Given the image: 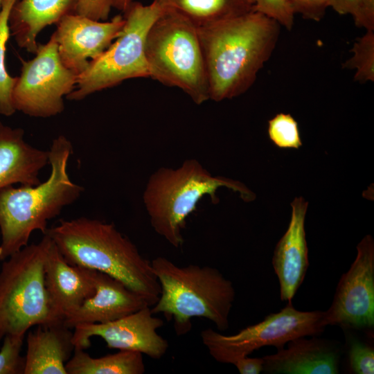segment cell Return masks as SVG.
<instances>
[{
    "mask_svg": "<svg viewBox=\"0 0 374 374\" xmlns=\"http://www.w3.org/2000/svg\"><path fill=\"white\" fill-rule=\"evenodd\" d=\"M2 1H3V0H0V10H1V8Z\"/></svg>",
    "mask_w": 374,
    "mask_h": 374,
    "instance_id": "e575fe53",
    "label": "cell"
},
{
    "mask_svg": "<svg viewBox=\"0 0 374 374\" xmlns=\"http://www.w3.org/2000/svg\"><path fill=\"white\" fill-rule=\"evenodd\" d=\"M25 335H7L0 349V374H24L25 356L21 354Z\"/></svg>",
    "mask_w": 374,
    "mask_h": 374,
    "instance_id": "484cf974",
    "label": "cell"
},
{
    "mask_svg": "<svg viewBox=\"0 0 374 374\" xmlns=\"http://www.w3.org/2000/svg\"><path fill=\"white\" fill-rule=\"evenodd\" d=\"M354 21L357 27L374 30V0H362L359 14Z\"/></svg>",
    "mask_w": 374,
    "mask_h": 374,
    "instance_id": "4dcf8cb0",
    "label": "cell"
},
{
    "mask_svg": "<svg viewBox=\"0 0 374 374\" xmlns=\"http://www.w3.org/2000/svg\"><path fill=\"white\" fill-rule=\"evenodd\" d=\"M78 0H17L9 16L10 33L21 48L35 54L37 37L46 26L75 13Z\"/></svg>",
    "mask_w": 374,
    "mask_h": 374,
    "instance_id": "ffe728a7",
    "label": "cell"
},
{
    "mask_svg": "<svg viewBox=\"0 0 374 374\" xmlns=\"http://www.w3.org/2000/svg\"><path fill=\"white\" fill-rule=\"evenodd\" d=\"M162 10L154 1L149 5L133 1L123 12L125 24L121 34L100 56L89 62L66 99L81 100L126 80L150 77L145 39Z\"/></svg>",
    "mask_w": 374,
    "mask_h": 374,
    "instance_id": "ba28073f",
    "label": "cell"
},
{
    "mask_svg": "<svg viewBox=\"0 0 374 374\" xmlns=\"http://www.w3.org/2000/svg\"><path fill=\"white\" fill-rule=\"evenodd\" d=\"M308 203L296 197L291 203L288 228L276 244L271 263L280 284L282 301L292 302L309 266L305 219Z\"/></svg>",
    "mask_w": 374,
    "mask_h": 374,
    "instance_id": "5bb4252c",
    "label": "cell"
},
{
    "mask_svg": "<svg viewBox=\"0 0 374 374\" xmlns=\"http://www.w3.org/2000/svg\"><path fill=\"white\" fill-rule=\"evenodd\" d=\"M52 240L47 234L3 260L0 270V341L30 328L63 323L55 316L44 283Z\"/></svg>",
    "mask_w": 374,
    "mask_h": 374,
    "instance_id": "52a82bcc",
    "label": "cell"
},
{
    "mask_svg": "<svg viewBox=\"0 0 374 374\" xmlns=\"http://www.w3.org/2000/svg\"><path fill=\"white\" fill-rule=\"evenodd\" d=\"M252 2L253 11L275 20L288 30H292L294 14L287 0H252Z\"/></svg>",
    "mask_w": 374,
    "mask_h": 374,
    "instance_id": "4316f807",
    "label": "cell"
},
{
    "mask_svg": "<svg viewBox=\"0 0 374 374\" xmlns=\"http://www.w3.org/2000/svg\"><path fill=\"white\" fill-rule=\"evenodd\" d=\"M73 152L69 139L57 136L48 150L51 173L45 181L0 190V261L28 245L34 231L45 234L48 222L80 198L84 188L67 172Z\"/></svg>",
    "mask_w": 374,
    "mask_h": 374,
    "instance_id": "3957f363",
    "label": "cell"
},
{
    "mask_svg": "<svg viewBox=\"0 0 374 374\" xmlns=\"http://www.w3.org/2000/svg\"><path fill=\"white\" fill-rule=\"evenodd\" d=\"M323 316L324 311H300L288 302L278 312L269 314L262 321L236 334L225 335L207 328L200 336L215 360L233 364L263 346H274L278 350L296 338L321 335L326 327Z\"/></svg>",
    "mask_w": 374,
    "mask_h": 374,
    "instance_id": "9c48e42d",
    "label": "cell"
},
{
    "mask_svg": "<svg viewBox=\"0 0 374 374\" xmlns=\"http://www.w3.org/2000/svg\"><path fill=\"white\" fill-rule=\"evenodd\" d=\"M350 58L343 63V68L355 70L354 80L359 83L374 81V30L357 39L350 51Z\"/></svg>",
    "mask_w": 374,
    "mask_h": 374,
    "instance_id": "cb8c5ba5",
    "label": "cell"
},
{
    "mask_svg": "<svg viewBox=\"0 0 374 374\" xmlns=\"http://www.w3.org/2000/svg\"><path fill=\"white\" fill-rule=\"evenodd\" d=\"M133 0H111L112 7L123 12Z\"/></svg>",
    "mask_w": 374,
    "mask_h": 374,
    "instance_id": "836d02e7",
    "label": "cell"
},
{
    "mask_svg": "<svg viewBox=\"0 0 374 374\" xmlns=\"http://www.w3.org/2000/svg\"><path fill=\"white\" fill-rule=\"evenodd\" d=\"M280 25L252 11L197 28L208 84L209 100L245 93L276 48Z\"/></svg>",
    "mask_w": 374,
    "mask_h": 374,
    "instance_id": "6da1fadb",
    "label": "cell"
},
{
    "mask_svg": "<svg viewBox=\"0 0 374 374\" xmlns=\"http://www.w3.org/2000/svg\"><path fill=\"white\" fill-rule=\"evenodd\" d=\"M295 14H300L304 19L321 21L330 7L329 0H287Z\"/></svg>",
    "mask_w": 374,
    "mask_h": 374,
    "instance_id": "f1b7e54d",
    "label": "cell"
},
{
    "mask_svg": "<svg viewBox=\"0 0 374 374\" xmlns=\"http://www.w3.org/2000/svg\"><path fill=\"white\" fill-rule=\"evenodd\" d=\"M125 24L123 15L109 21H97L71 13L57 24L53 33L62 64L76 75L89 62L100 56L121 34Z\"/></svg>",
    "mask_w": 374,
    "mask_h": 374,
    "instance_id": "4fadbf2b",
    "label": "cell"
},
{
    "mask_svg": "<svg viewBox=\"0 0 374 374\" xmlns=\"http://www.w3.org/2000/svg\"><path fill=\"white\" fill-rule=\"evenodd\" d=\"M221 187L238 193L245 202L256 197L242 183L213 176L194 159L185 160L177 168H159L148 179L143 195L152 228L172 247L179 248L188 215L206 195L216 204L219 200L216 193Z\"/></svg>",
    "mask_w": 374,
    "mask_h": 374,
    "instance_id": "5b68a950",
    "label": "cell"
},
{
    "mask_svg": "<svg viewBox=\"0 0 374 374\" xmlns=\"http://www.w3.org/2000/svg\"><path fill=\"white\" fill-rule=\"evenodd\" d=\"M112 8L111 0H78L75 13L97 21H107Z\"/></svg>",
    "mask_w": 374,
    "mask_h": 374,
    "instance_id": "f546056e",
    "label": "cell"
},
{
    "mask_svg": "<svg viewBox=\"0 0 374 374\" xmlns=\"http://www.w3.org/2000/svg\"><path fill=\"white\" fill-rule=\"evenodd\" d=\"M162 10L145 39L150 77L201 105L209 100V91L197 28L179 13Z\"/></svg>",
    "mask_w": 374,
    "mask_h": 374,
    "instance_id": "8992f818",
    "label": "cell"
},
{
    "mask_svg": "<svg viewBox=\"0 0 374 374\" xmlns=\"http://www.w3.org/2000/svg\"><path fill=\"white\" fill-rule=\"evenodd\" d=\"M36 327L26 337L24 374H67L75 349L71 329L63 323Z\"/></svg>",
    "mask_w": 374,
    "mask_h": 374,
    "instance_id": "d6986e66",
    "label": "cell"
},
{
    "mask_svg": "<svg viewBox=\"0 0 374 374\" xmlns=\"http://www.w3.org/2000/svg\"><path fill=\"white\" fill-rule=\"evenodd\" d=\"M262 357H249L245 356L235 360V365L240 374H258L263 371Z\"/></svg>",
    "mask_w": 374,
    "mask_h": 374,
    "instance_id": "1f68e13d",
    "label": "cell"
},
{
    "mask_svg": "<svg viewBox=\"0 0 374 374\" xmlns=\"http://www.w3.org/2000/svg\"><path fill=\"white\" fill-rule=\"evenodd\" d=\"M151 264L161 287L159 299L151 310L173 320L177 335L188 333L195 317L211 321L220 331L228 329L235 292L232 282L217 269L208 265L179 266L163 256L155 258Z\"/></svg>",
    "mask_w": 374,
    "mask_h": 374,
    "instance_id": "277c9868",
    "label": "cell"
},
{
    "mask_svg": "<svg viewBox=\"0 0 374 374\" xmlns=\"http://www.w3.org/2000/svg\"><path fill=\"white\" fill-rule=\"evenodd\" d=\"M47 164L48 150L28 143L22 129L0 122V190L15 184H39V172Z\"/></svg>",
    "mask_w": 374,
    "mask_h": 374,
    "instance_id": "ac0fdd59",
    "label": "cell"
},
{
    "mask_svg": "<svg viewBox=\"0 0 374 374\" xmlns=\"http://www.w3.org/2000/svg\"><path fill=\"white\" fill-rule=\"evenodd\" d=\"M288 341L287 348L262 357L263 371L271 374L339 373L340 350L332 341L313 336Z\"/></svg>",
    "mask_w": 374,
    "mask_h": 374,
    "instance_id": "e0dca14e",
    "label": "cell"
},
{
    "mask_svg": "<svg viewBox=\"0 0 374 374\" xmlns=\"http://www.w3.org/2000/svg\"><path fill=\"white\" fill-rule=\"evenodd\" d=\"M161 8L174 10L197 28L253 11L252 0H154Z\"/></svg>",
    "mask_w": 374,
    "mask_h": 374,
    "instance_id": "44dd1931",
    "label": "cell"
},
{
    "mask_svg": "<svg viewBox=\"0 0 374 374\" xmlns=\"http://www.w3.org/2000/svg\"><path fill=\"white\" fill-rule=\"evenodd\" d=\"M46 233L69 264L120 280L150 307L158 301L161 287L151 261L114 224L85 217L61 220Z\"/></svg>",
    "mask_w": 374,
    "mask_h": 374,
    "instance_id": "7a4b0ae2",
    "label": "cell"
},
{
    "mask_svg": "<svg viewBox=\"0 0 374 374\" xmlns=\"http://www.w3.org/2000/svg\"><path fill=\"white\" fill-rule=\"evenodd\" d=\"M66 370L67 374H143L145 366L139 352L119 350L95 358L84 349L75 348Z\"/></svg>",
    "mask_w": 374,
    "mask_h": 374,
    "instance_id": "7402d4cb",
    "label": "cell"
},
{
    "mask_svg": "<svg viewBox=\"0 0 374 374\" xmlns=\"http://www.w3.org/2000/svg\"><path fill=\"white\" fill-rule=\"evenodd\" d=\"M268 125L269 137L277 147L298 149L302 145L298 123L290 114H276Z\"/></svg>",
    "mask_w": 374,
    "mask_h": 374,
    "instance_id": "d4e9b609",
    "label": "cell"
},
{
    "mask_svg": "<svg viewBox=\"0 0 374 374\" xmlns=\"http://www.w3.org/2000/svg\"><path fill=\"white\" fill-rule=\"evenodd\" d=\"M357 256L340 278L323 322L348 329L374 326V241L366 235L357 246Z\"/></svg>",
    "mask_w": 374,
    "mask_h": 374,
    "instance_id": "8fae6325",
    "label": "cell"
},
{
    "mask_svg": "<svg viewBox=\"0 0 374 374\" xmlns=\"http://www.w3.org/2000/svg\"><path fill=\"white\" fill-rule=\"evenodd\" d=\"M348 357L353 373L373 374V348L359 339H352L349 344Z\"/></svg>",
    "mask_w": 374,
    "mask_h": 374,
    "instance_id": "83f0119b",
    "label": "cell"
},
{
    "mask_svg": "<svg viewBox=\"0 0 374 374\" xmlns=\"http://www.w3.org/2000/svg\"><path fill=\"white\" fill-rule=\"evenodd\" d=\"M35 57L21 60L12 100L15 109L36 118L57 116L64 110V98L75 89L78 75L62 62L53 35L39 44Z\"/></svg>",
    "mask_w": 374,
    "mask_h": 374,
    "instance_id": "30bf717a",
    "label": "cell"
},
{
    "mask_svg": "<svg viewBox=\"0 0 374 374\" xmlns=\"http://www.w3.org/2000/svg\"><path fill=\"white\" fill-rule=\"evenodd\" d=\"M44 283L53 313L62 322L95 292L91 269L69 264L53 240L44 264Z\"/></svg>",
    "mask_w": 374,
    "mask_h": 374,
    "instance_id": "2e32d148",
    "label": "cell"
},
{
    "mask_svg": "<svg viewBox=\"0 0 374 374\" xmlns=\"http://www.w3.org/2000/svg\"><path fill=\"white\" fill-rule=\"evenodd\" d=\"M362 0H329L330 7L339 15H350L355 19L359 12Z\"/></svg>",
    "mask_w": 374,
    "mask_h": 374,
    "instance_id": "d6a6232c",
    "label": "cell"
},
{
    "mask_svg": "<svg viewBox=\"0 0 374 374\" xmlns=\"http://www.w3.org/2000/svg\"><path fill=\"white\" fill-rule=\"evenodd\" d=\"M163 320L154 316L150 306L118 319L105 323H82L73 328L72 341L75 348H87L90 339L99 337L109 348L136 351L154 359L166 353L169 344L157 330Z\"/></svg>",
    "mask_w": 374,
    "mask_h": 374,
    "instance_id": "7c38bea8",
    "label": "cell"
},
{
    "mask_svg": "<svg viewBox=\"0 0 374 374\" xmlns=\"http://www.w3.org/2000/svg\"><path fill=\"white\" fill-rule=\"evenodd\" d=\"M91 274L94 294L64 319L63 324L68 328L82 323L110 322L150 306L144 298L120 280L92 269Z\"/></svg>",
    "mask_w": 374,
    "mask_h": 374,
    "instance_id": "9a60e30c",
    "label": "cell"
},
{
    "mask_svg": "<svg viewBox=\"0 0 374 374\" xmlns=\"http://www.w3.org/2000/svg\"><path fill=\"white\" fill-rule=\"evenodd\" d=\"M17 0H3L0 10V114L10 116L16 112L12 93L16 77L11 76L6 67V44L10 37L9 16Z\"/></svg>",
    "mask_w": 374,
    "mask_h": 374,
    "instance_id": "603a6c76",
    "label": "cell"
}]
</instances>
